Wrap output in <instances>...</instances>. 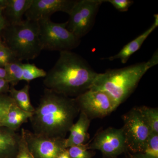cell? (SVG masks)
<instances>
[{
  "instance_id": "obj_26",
  "label": "cell",
  "mask_w": 158,
  "mask_h": 158,
  "mask_svg": "<svg viewBox=\"0 0 158 158\" xmlns=\"http://www.w3.org/2000/svg\"><path fill=\"white\" fill-rule=\"evenodd\" d=\"M22 139L21 140L19 149L14 158H34L29 152L23 136L21 133Z\"/></svg>"
},
{
  "instance_id": "obj_19",
  "label": "cell",
  "mask_w": 158,
  "mask_h": 158,
  "mask_svg": "<svg viewBox=\"0 0 158 158\" xmlns=\"http://www.w3.org/2000/svg\"><path fill=\"white\" fill-rule=\"evenodd\" d=\"M138 108L152 132L158 134L157 108L148 107L147 106H141Z\"/></svg>"
},
{
  "instance_id": "obj_11",
  "label": "cell",
  "mask_w": 158,
  "mask_h": 158,
  "mask_svg": "<svg viewBox=\"0 0 158 158\" xmlns=\"http://www.w3.org/2000/svg\"><path fill=\"white\" fill-rule=\"evenodd\" d=\"M77 0H33L25 15L26 19L39 21L50 19L52 15L58 11L69 14Z\"/></svg>"
},
{
  "instance_id": "obj_6",
  "label": "cell",
  "mask_w": 158,
  "mask_h": 158,
  "mask_svg": "<svg viewBox=\"0 0 158 158\" xmlns=\"http://www.w3.org/2000/svg\"><path fill=\"white\" fill-rule=\"evenodd\" d=\"M103 0H77L69 12V31L81 39L93 28L97 15Z\"/></svg>"
},
{
  "instance_id": "obj_7",
  "label": "cell",
  "mask_w": 158,
  "mask_h": 158,
  "mask_svg": "<svg viewBox=\"0 0 158 158\" xmlns=\"http://www.w3.org/2000/svg\"><path fill=\"white\" fill-rule=\"evenodd\" d=\"M126 148L134 153H142L151 131L139 108H133L123 117Z\"/></svg>"
},
{
  "instance_id": "obj_30",
  "label": "cell",
  "mask_w": 158,
  "mask_h": 158,
  "mask_svg": "<svg viewBox=\"0 0 158 158\" xmlns=\"http://www.w3.org/2000/svg\"><path fill=\"white\" fill-rule=\"evenodd\" d=\"M58 158H71L67 148L61 153Z\"/></svg>"
},
{
  "instance_id": "obj_13",
  "label": "cell",
  "mask_w": 158,
  "mask_h": 158,
  "mask_svg": "<svg viewBox=\"0 0 158 158\" xmlns=\"http://www.w3.org/2000/svg\"><path fill=\"white\" fill-rule=\"evenodd\" d=\"M21 134L0 126V158H14L19 149Z\"/></svg>"
},
{
  "instance_id": "obj_2",
  "label": "cell",
  "mask_w": 158,
  "mask_h": 158,
  "mask_svg": "<svg viewBox=\"0 0 158 158\" xmlns=\"http://www.w3.org/2000/svg\"><path fill=\"white\" fill-rule=\"evenodd\" d=\"M98 74L79 54L62 51L43 84L46 89L75 98L89 90Z\"/></svg>"
},
{
  "instance_id": "obj_15",
  "label": "cell",
  "mask_w": 158,
  "mask_h": 158,
  "mask_svg": "<svg viewBox=\"0 0 158 158\" xmlns=\"http://www.w3.org/2000/svg\"><path fill=\"white\" fill-rule=\"evenodd\" d=\"M33 0H0V7L5 11L9 23L16 24L22 22L23 16L31 7Z\"/></svg>"
},
{
  "instance_id": "obj_22",
  "label": "cell",
  "mask_w": 158,
  "mask_h": 158,
  "mask_svg": "<svg viewBox=\"0 0 158 158\" xmlns=\"http://www.w3.org/2000/svg\"><path fill=\"white\" fill-rule=\"evenodd\" d=\"M15 103L13 99L7 94H0V126L11 107Z\"/></svg>"
},
{
  "instance_id": "obj_16",
  "label": "cell",
  "mask_w": 158,
  "mask_h": 158,
  "mask_svg": "<svg viewBox=\"0 0 158 158\" xmlns=\"http://www.w3.org/2000/svg\"><path fill=\"white\" fill-rule=\"evenodd\" d=\"M32 113L24 111L15 103L9 110L1 126L16 131L23 123L30 119Z\"/></svg>"
},
{
  "instance_id": "obj_5",
  "label": "cell",
  "mask_w": 158,
  "mask_h": 158,
  "mask_svg": "<svg viewBox=\"0 0 158 158\" xmlns=\"http://www.w3.org/2000/svg\"><path fill=\"white\" fill-rule=\"evenodd\" d=\"M39 38L42 50L71 51L81 43L79 39L67 28V21L58 23L50 19L38 21Z\"/></svg>"
},
{
  "instance_id": "obj_29",
  "label": "cell",
  "mask_w": 158,
  "mask_h": 158,
  "mask_svg": "<svg viewBox=\"0 0 158 158\" xmlns=\"http://www.w3.org/2000/svg\"><path fill=\"white\" fill-rule=\"evenodd\" d=\"M134 158H156L151 156L147 155L143 153H138L134 156Z\"/></svg>"
},
{
  "instance_id": "obj_20",
  "label": "cell",
  "mask_w": 158,
  "mask_h": 158,
  "mask_svg": "<svg viewBox=\"0 0 158 158\" xmlns=\"http://www.w3.org/2000/svg\"><path fill=\"white\" fill-rule=\"evenodd\" d=\"M22 81L29 83L32 80L45 77L47 72L37 67L34 64L23 63Z\"/></svg>"
},
{
  "instance_id": "obj_18",
  "label": "cell",
  "mask_w": 158,
  "mask_h": 158,
  "mask_svg": "<svg viewBox=\"0 0 158 158\" xmlns=\"http://www.w3.org/2000/svg\"><path fill=\"white\" fill-rule=\"evenodd\" d=\"M23 63L21 62H11L5 65L6 78L11 86L14 87L19 82L22 81Z\"/></svg>"
},
{
  "instance_id": "obj_12",
  "label": "cell",
  "mask_w": 158,
  "mask_h": 158,
  "mask_svg": "<svg viewBox=\"0 0 158 158\" xmlns=\"http://www.w3.org/2000/svg\"><path fill=\"white\" fill-rule=\"evenodd\" d=\"M154 16V21L152 25L149 28L146 30L143 33L136 37L135 39L130 41L126 44L121 49L118 53L114 56L105 58L104 59L113 61L116 59H119L122 63L125 64L128 61L132 55L135 53L139 49L144 43V41L147 39L148 36L158 26V15L155 14Z\"/></svg>"
},
{
  "instance_id": "obj_8",
  "label": "cell",
  "mask_w": 158,
  "mask_h": 158,
  "mask_svg": "<svg viewBox=\"0 0 158 158\" xmlns=\"http://www.w3.org/2000/svg\"><path fill=\"white\" fill-rule=\"evenodd\" d=\"M27 147L34 158H58L65 149L66 138H51L22 129Z\"/></svg>"
},
{
  "instance_id": "obj_1",
  "label": "cell",
  "mask_w": 158,
  "mask_h": 158,
  "mask_svg": "<svg viewBox=\"0 0 158 158\" xmlns=\"http://www.w3.org/2000/svg\"><path fill=\"white\" fill-rule=\"evenodd\" d=\"M80 112L75 98L45 88L30 120L34 133L65 138Z\"/></svg>"
},
{
  "instance_id": "obj_28",
  "label": "cell",
  "mask_w": 158,
  "mask_h": 158,
  "mask_svg": "<svg viewBox=\"0 0 158 158\" xmlns=\"http://www.w3.org/2000/svg\"><path fill=\"white\" fill-rule=\"evenodd\" d=\"M8 23L3 14V9L0 7V33L5 29Z\"/></svg>"
},
{
  "instance_id": "obj_9",
  "label": "cell",
  "mask_w": 158,
  "mask_h": 158,
  "mask_svg": "<svg viewBox=\"0 0 158 158\" xmlns=\"http://www.w3.org/2000/svg\"><path fill=\"white\" fill-rule=\"evenodd\" d=\"M75 98L80 112L85 113L90 119L104 117L118 107L103 91L89 90Z\"/></svg>"
},
{
  "instance_id": "obj_17",
  "label": "cell",
  "mask_w": 158,
  "mask_h": 158,
  "mask_svg": "<svg viewBox=\"0 0 158 158\" xmlns=\"http://www.w3.org/2000/svg\"><path fill=\"white\" fill-rule=\"evenodd\" d=\"M9 93L19 107L26 112L34 113L35 108L31 104L29 84L25 85L20 90H17L14 87L11 86Z\"/></svg>"
},
{
  "instance_id": "obj_27",
  "label": "cell",
  "mask_w": 158,
  "mask_h": 158,
  "mask_svg": "<svg viewBox=\"0 0 158 158\" xmlns=\"http://www.w3.org/2000/svg\"><path fill=\"white\" fill-rule=\"evenodd\" d=\"M10 85L6 79H0V94L9 93Z\"/></svg>"
},
{
  "instance_id": "obj_31",
  "label": "cell",
  "mask_w": 158,
  "mask_h": 158,
  "mask_svg": "<svg viewBox=\"0 0 158 158\" xmlns=\"http://www.w3.org/2000/svg\"><path fill=\"white\" fill-rule=\"evenodd\" d=\"M8 49L9 48L6 46L4 41L2 40V38L0 37V51L5 50Z\"/></svg>"
},
{
  "instance_id": "obj_32",
  "label": "cell",
  "mask_w": 158,
  "mask_h": 158,
  "mask_svg": "<svg viewBox=\"0 0 158 158\" xmlns=\"http://www.w3.org/2000/svg\"><path fill=\"white\" fill-rule=\"evenodd\" d=\"M6 78V72L5 68L0 67V79Z\"/></svg>"
},
{
  "instance_id": "obj_14",
  "label": "cell",
  "mask_w": 158,
  "mask_h": 158,
  "mask_svg": "<svg viewBox=\"0 0 158 158\" xmlns=\"http://www.w3.org/2000/svg\"><path fill=\"white\" fill-rule=\"evenodd\" d=\"M90 124V118L85 113L80 112L78 119L70 128L69 136L66 138V148L85 144L88 140Z\"/></svg>"
},
{
  "instance_id": "obj_25",
  "label": "cell",
  "mask_w": 158,
  "mask_h": 158,
  "mask_svg": "<svg viewBox=\"0 0 158 158\" xmlns=\"http://www.w3.org/2000/svg\"><path fill=\"white\" fill-rule=\"evenodd\" d=\"M17 61H19L9 49L0 51V67L4 68L8 63Z\"/></svg>"
},
{
  "instance_id": "obj_10",
  "label": "cell",
  "mask_w": 158,
  "mask_h": 158,
  "mask_svg": "<svg viewBox=\"0 0 158 158\" xmlns=\"http://www.w3.org/2000/svg\"><path fill=\"white\" fill-rule=\"evenodd\" d=\"M88 148L96 149L109 156L122 153L126 148L122 128H110L99 133Z\"/></svg>"
},
{
  "instance_id": "obj_24",
  "label": "cell",
  "mask_w": 158,
  "mask_h": 158,
  "mask_svg": "<svg viewBox=\"0 0 158 158\" xmlns=\"http://www.w3.org/2000/svg\"><path fill=\"white\" fill-rule=\"evenodd\" d=\"M104 2L111 4L118 11L121 12L127 11L134 3L131 0H103Z\"/></svg>"
},
{
  "instance_id": "obj_3",
  "label": "cell",
  "mask_w": 158,
  "mask_h": 158,
  "mask_svg": "<svg viewBox=\"0 0 158 158\" xmlns=\"http://www.w3.org/2000/svg\"><path fill=\"white\" fill-rule=\"evenodd\" d=\"M158 63V51H156L147 62L109 69L98 73L89 90L106 92L118 107L132 93L148 71Z\"/></svg>"
},
{
  "instance_id": "obj_4",
  "label": "cell",
  "mask_w": 158,
  "mask_h": 158,
  "mask_svg": "<svg viewBox=\"0 0 158 158\" xmlns=\"http://www.w3.org/2000/svg\"><path fill=\"white\" fill-rule=\"evenodd\" d=\"M3 31L4 42L18 61L36 59L42 51L38 22L26 19L7 25Z\"/></svg>"
},
{
  "instance_id": "obj_21",
  "label": "cell",
  "mask_w": 158,
  "mask_h": 158,
  "mask_svg": "<svg viewBox=\"0 0 158 158\" xmlns=\"http://www.w3.org/2000/svg\"><path fill=\"white\" fill-rule=\"evenodd\" d=\"M142 153L151 156L158 158V134L151 132Z\"/></svg>"
},
{
  "instance_id": "obj_23",
  "label": "cell",
  "mask_w": 158,
  "mask_h": 158,
  "mask_svg": "<svg viewBox=\"0 0 158 158\" xmlns=\"http://www.w3.org/2000/svg\"><path fill=\"white\" fill-rule=\"evenodd\" d=\"M85 144L72 146L67 148L71 158H90V153Z\"/></svg>"
}]
</instances>
